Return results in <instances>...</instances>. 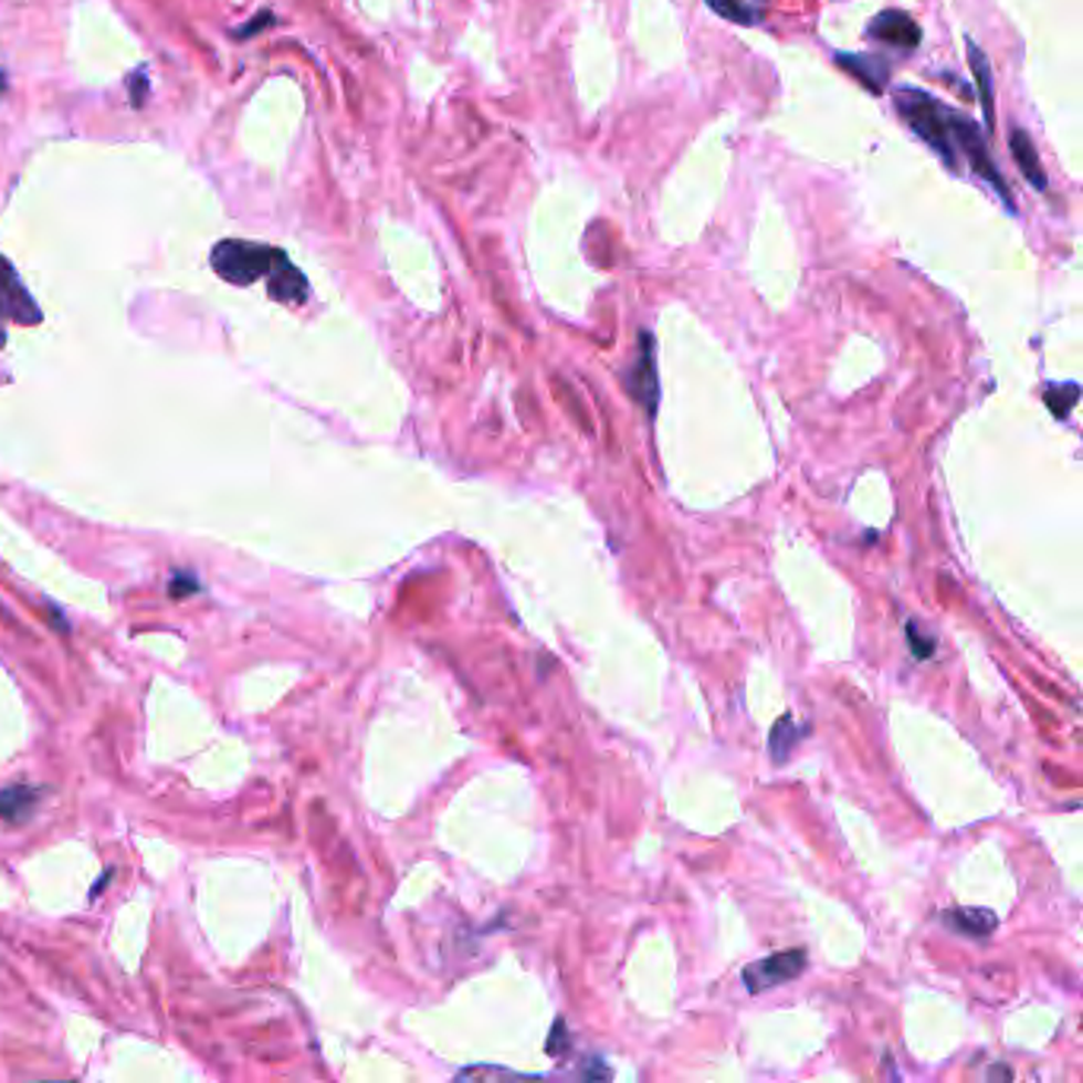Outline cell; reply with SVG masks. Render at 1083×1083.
<instances>
[{
	"mask_svg": "<svg viewBox=\"0 0 1083 1083\" xmlns=\"http://www.w3.org/2000/svg\"><path fill=\"white\" fill-rule=\"evenodd\" d=\"M906 632H908V639H912V652H915V658H932L934 655V639H922L915 623H908Z\"/></svg>",
	"mask_w": 1083,
	"mask_h": 1083,
	"instance_id": "obj_17",
	"label": "cell"
},
{
	"mask_svg": "<svg viewBox=\"0 0 1083 1083\" xmlns=\"http://www.w3.org/2000/svg\"><path fill=\"white\" fill-rule=\"evenodd\" d=\"M807 966V954L805 950H785V954H772V957L759 959L754 966L744 969V985L747 991H766V988H776L781 982H791L805 972Z\"/></svg>",
	"mask_w": 1083,
	"mask_h": 1083,
	"instance_id": "obj_5",
	"label": "cell"
},
{
	"mask_svg": "<svg viewBox=\"0 0 1083 1083\" xmlns=\"http://www.w3.org/2000/svg\"><path fill=\"white\" fill-rule=\"evenodd\" d=\"M708 7L715 13H722L725 20H734V23H756L759 20L754 10L740 7V0H708Z\"/></svg>",
	"mask_w": 1083,
	"mask_h": 1083,
	"instance_id": "obj_15",
	"label": "cell"
},
{
	"mask_svg": "<svg viewBox=\"0 0 1083 1083\" xmlns=\"http://www.w3.org/2000/svg\"><path fill=\"white\" fill-rule=\"evenodd\" d=\"M868 35L871 39H881V42L900 51H915L922 45V29L903 10H883L881 17L871 20Z\"/></svg>",
	"mask_w": 1083,
	"mask_h": 1083,
	"instance_id": "obj_7",
	"label": "cell"
},
{
	"mask_svg": "<svg viewBox=\"0 0 1083 1083\" xmlns=\"http://www.w3.org/2000/svg\"><path fill=\"white\" fill-rule=\"evenodd\" d=\"M623 381H627L632 398L655 417L658 369H655V340H652L649 330H642V337H639V359H635V366H632L630 372L623 376Z\"/></svg>",
	"mask_w": 1083,
	"mask_h": 1083,
	"instance_id": "obj_6",
	"label": "cell"
},
{
	"mask_svg": "<svg viewBox=\"0 0 1083 1083\" xmlns=\"http://www.w3.org/2000/svg\"><path fill=\"white\" fill-rule=\"evenodd\" d=\"M198 591H201V581L191 579V572H176V579H172V585H169V595H172L176 601L188 598V595H198Z\"/></svg>",
	"mask_w": 1083,
	"mask_h": 1083,
	"instance_id": "obj_16",
	"label": "cell"
},
{
	"mask_svg": "<svg viewBox=\"0 0 1083 1083\" xmlns=\"http://www.w3.org/2000/svg\"><path fill=\"white\" fill-rule=\"evenodd\" d=\"M1077 398H1081V388H1077L1074 381H1068V385H1052V388L1045 391L1049 410H1052L1055 417H1061V420L1071 413V407L1077 403Z\"/></svg>",
	"mask_w": 1083,
	"mask_h": 1083,
	"instance_id": "obj_13",
	"label": "cell"
},
{
	"mask_svg": "<svg viewBox=\"0 0 1083 1083\" xmlns=\"http://www.w3.org/2000/svg\"><path fill=\"white\" fill-rule=\"evenodd\" d=\"M944 925L969 937H988L998 928V915L985 908H950L944 912Z\"/></svg>",
	"mask_w": 1083,
	"mask_h": 1083,
	"instance_id": "obj_11",
	"label": "cell"
},
{
	"mask_svg": "<svg viewBox=\"0 0 1083 1083\" xmlns=\"http://www.w3.org/2000/svg\"><path fill=\"white\" fill-rule=\"evenodd\" d=\"M42 312L35 299L23 290V283L17 277V271L0 257V330L3 325H39ZM3 344V334H0Z\"/></svg>",
	"mask_w": 1083,
	"mask_h": 1083,
	"instance_id": "obj_4",
	"label": "cell"
},
{
	"mask_svg": "<svg viewBox=\"0 0 1083 1083\" xmlns=\"http://www.w3.org/2000/svg\"><path fill=\"white\" fill-rule=\"evenodd\" d=\"M1010 153H1013V159H1017V166L1027 176V181H1033L1039 191H1045V185H1049L1045 181V169L1039 162V153H1035L1033 140L1027 137V130H1013L1010 134Z\"/></svg>",
	"mask_w": 1083,
	"mask_h": 1083,
	"instance_id": "obj_12",
	"label": "cell"
},
{
	"mask_svg": "<svg viewBox=\"0 0 1083 1083\" xmlns=\"http://www.w3.org/2000/svg\"><path fill=\"white\" fill-rule=\"evenodd\" d=\"M39 801H42V788H32V785H10V788L0 791V820L20 827V823H25V820L35 813Z\"/></svg>",
	"mask_w": 1083,
	"mask_h": 1083,
	"instance_id": "obj_9",
	"label": "cell"
},
{
	"mask_svg": "<svg viewBox=\"0 0 1083 1083\" xmlns=\"http://www.w3.org/2000/svg\"><path fill=\"white\" fill-rule=\"evenodd\" d=\"M835 61H839L842 71H849L871 93H881L886 80H890V61H883L881 54H849V51H842V54H835Z\"/></svg>",
	"mask_w": 1083,
	"mask_h": 1083,
	"instance_id": "obj_8",
	"label": "cell"
},
{
	"mask_svg": "<svg viewBox=\"0 0 1083 1083\" xmlns=\"http://www.w3.org/2000/svg\"><path fill=\"white\" fill-rule=\"evenodd\" d=\"M896 108L900 115L906 118L912 130L940 153V159L957 169V147H954V137H950V118H954V108H947L940 99L928 96L925 90H896Z\"/></svg>",
	"mask_w": 1083,
	"mask_h": 1083,
	"instance_id": "obj_2",
	"label": "cell"
},
{
	"mask_svg": "<svg viewBox=\"0 0 1083 1083\" xmlns=\"http://www.w3.org/2000/svg\"><path fill=\"white\" fill-rule=\"evenodd\" d=\"M562 1042H566V1035H562V1020H556V1039L554 1042H547V1052H559L562 1049Z\"/></svg>",
	"mask_w": 1083,
	"mask_h": 1083,
	"instance_id": "obj_18",
	"label": "cell"
},
{
	"mask_svg": "<svg viewBox=\"0 0 1083 1083\" xmlns=\"http://www.w3.org/2000/svg\"><path fill=\"white\" fill-rule=\"evenodd\" d=\"M966 51H969V67H972V76H976V93H979V102H982L985 125L991 130L995 127V83H991V67H988L985 51L972 39H966Z\"/></svg>",
	"mask_w": 1083,
	"mask_h": 1083,
	"instance_id": "obj_10",
	"label": "cell"
},
{
	"mask_svg": "<svg viewBox=\"0 0 1083 1083\" xmlns=\"http://www.w3.org/2000/svg\"><path fill=\"white\" fill-rule=\"evenodd\" d=\"M213 271L232 286H252L264 277L267 293L277 303L299 305L308 299V283L293 267V261L277 249L257 242H220L213 249Z\"/></svg>",
	"mask_w": 1083,
	"mask_h": 1083,
	"instance_id": "obj_1",
	"label": "cell"
},
{
	"mask_svg": "<svg viewBox=\"0 0 1083 1083\" xmlns=\"http://www.w3.org/2000/svg\"><path fill=\"white\" fill-rule=\"evenodd\" d=\"M950 137H954V147H957V153H963L969 162H972V169L979 172V176L1001 194V201L1008 203V210H1013V198H1010V188L1005 185V178H1001V172H998V166L991 162V153H988V147L982 144V127L976 125L972 118H966V115H959V112H954V118H950Z\"/></svg>",
	"mask_w": 1083,
	"mask_h": 1083,
	"instance_id": "obj_3",
	"label": "cell"
},
{
	"mask_svg": "<svg viewBox=\"0 0 1083 1083\" xmlns=\"http://www.w3.org/2000/svg\"><path fill=\"white\" fill-rule=\"evenodd\" d=\"M581 1074H585V1077H604L607 1081V1077H610V1068H604V1064H595V1068H585Z\"/></svg>",
	"mask_w": 1083,
	"mask_h": 1083,
	"instance_id": "obj_19",
	"label": "cell"
},
{
	"mask_svg": "<svg viewBox=\"0 0 1083 1083\" xmlns=\"http://www.w3.org/2000/svg\"><path fill=\"white\" fill-rule=\"evenodd\" d=\"M801 737V728H795V722L785 715L781 722H776L772 728V737H769V750H772V759H785L788 750L795 747V740Z\"/></svg>",
	"mask_w": 1083,
	"mask_h": 1083,
	"instance_id": "obj_14",
	"label": "cell"
}]
</instances>
